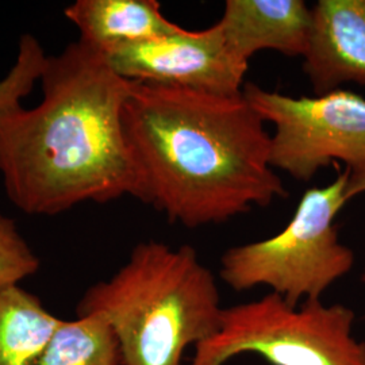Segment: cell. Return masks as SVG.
Wrapping results in <instances>:
<instances>
[{
  "label": "cell",
  "instance_id": "obj_1",
  "mask_svg": "<svg viewBox=\"0 0 365 365\" xmlns=\"http://www.w3.org/2000/svg\"><path fill=\"white\" fill-rule=\"evenodd\" d=\"M241 95L130 81L123 126L143 202L170 223L218 225L287 197L271 133Z\"/></svg>",
  "mask_w": 365,
  "mask_h": 365
},
{
  "label": "cell",
  "instance_id": "obj_2",
  "mask_svg": "<svg viewBox=\"0 0 365 365\" xmlns=\"http://www.w3.org/2000/svg\"><path fill=\"white\" fill-rule=\"evenodd\" d=\"M39 81L41 103L0 120V175L14 205L57 215L84 202H143L123 126L130 80L78 41L48 56Z\"/></svg>",
  "mask_w": 365,
  "mask_h": 365
},
{
  "label": "cell",
  "instance_id": "obj_3",
  "mask_svg": "<svg viewBox=\"0 0 365 365\" xmlns=\"http://www.w3.org/2000/svg\"><path fill=\"white\" fill-rule=\"evenodd\" d=\"M215 276L191 245L140 242L108 280L88 288L78 317L101 314L119 344L122 365H182L188 346L221 325Z\"/></svg>",
  "mask_w": 365,
  "mask_h": 365
},
{
  "label": "cell",
  "instance_id": "obj_4",
  "mask_svg": "<svg viewBox=\"0 0 365 365\" xmlns=\"http://www.w3.org/2000/svg\"><path fill=\"white\" fill-rule=\"evenodd\" d=\"M348 178L345 168L330 184L307 190L280 233L227 249L222 282L237 292L269 287L291 306L321 299L354 265V253L339 240L334 223L349 203Z\"/></svg>",
  "mask_w": 365,
  "mask_h": 365
},
{
  "label": "cell",
  "instance_id": "obj_5",
  "mask_svg": "<svg viewBox=\"0 0 365 365\" xmlns=\"http://www.w3.org/2000/svg\"><path fill=\"white\" fill-rule=\"evenodd\" d=\"M351 307L322 299L288 304L269 292L223 307L220 330L195 346L188 365H223L245 353L271 365H365V342L353 334Z\"/></svg>",
  "mask_w": 365,
  "mask_h": 365
},
{
  "label": "cell",
  "instance_id": "obj_6",
  "mask_svg": "<svg viewBox=\"0 0 365 365\" xmlns=\"http://www.w3.org/2000/svg\"><path fill=\"white\" fill-rule=\"evenodd\" d=\"M244 96L265 123H272L271 163L299 182L333 163L365 165V99L339 88L294 98L247 83Z\"/></svg>",
  "mask_w": 365,
  "mask_h": 365
},
{
  "label": "cell",
  "instance_id": "obj_7",
  "mask_svg": "<svg viewBox=\"0 0 365 365\" xmlns=\"http://www.w3.org/2000/svg\"><path fill=\"white\" fill-rule=\"evenodd\" d=\"M105 57L130 81L225 96L244 92L249 66L232 52L218 22L200 31L182 29L164 38L122 46Z\"/></svg>",
  "mask_w": 365,
  "mask_h": 365
},
{
  "label": "cell",
  "instance_id": "obj_8",
  "mask_svg": "<svg viewBox=\"0 0 365 365\" xmlns=\"http://www.w3.org/2000/svg\"><path fill=\"white\" fill-rule=\"evenodd\" d=\"M312 14L303 71L315 95L345 83L365 87V0H319Z\"/></svg>",
  "mask_w": 365,
  "mask_h": 365
},
{
  "label": "cell",
  "instance_id": "obj_9",
  "mask_svg": "<svg viewBox=\"0 0 365 365\" xmlns=\"http://www.w3.org/2000/svg\"><path fill=\"white\" fill-rule=\"evenodd\" d=\"M218 25L235 57L249 66L261 51L303 58L313 14L303 0H227Z\"/></svg>",
  "mask_w": 365,
  "mask_h": 365
},
{
  "label": "cell",
  "instance_id": "obj_10",
  "mask_svg": "<svg viewBox=\"0 0 365 365\" xmlns=\"http://www.w3.org/2000/svg\"><path fill=\"white\" fill-rule=\"evenodd\" d=\"M64 15L78 27V41L102 54L184 29L164 16L156 0H78L66 7Z\"/></svg>",
  "mask_w": 365,
  "mask_h": 365
},
{
  "label": "cell",
  "instance_id": "obj_11",
  "mask_svg": "<svg viewBox=\"0 0 365 365\" xmlns=\"http://www.w3.org/2000/svg\"><path fill=\"white\" fill-rule=\"evenodd\" d=\"M63 321L19 284L0 287V365H36Z\"/></svg>",
  "mask_w": 365,
  "mask_h": 365
},
{
  "label": "cell",
  "instance_id": "obj_12",
  "mask_svg": "<svg viewBox=\"0 0 365 365\" xmlns=\"http://www.w3.org/2000/svg\"><path fill=\"white\" fill-rule=\"evenodd\" d=\"M36 365H122L117 337L105 317L63 321Z\"/></svg>",
  "mask_w": 365,
  "mask_h": 365
},
{
  "label": "cell",
  "instance_id": "obj_13",
  "mask_svg": "<svg viewBox=\"0 0 365 365\" xmlns=\"http://www.w3.org/2000/svg\"><path fill=\"white\" fill-rule=\"evenodd\" d=\"M48 56L38 39L31 34L19 38L15 64L0 80V120L24 108L22 101L41 80Z\"/></svg>",
  "mask_w": 365,
  "mask_h": 365
},
{
  "label": "cell",
  "instance_id": "obj_14",
  "mask_svg": "<svg viewBox=\"0 0 365 365\" xmlns=\"http://www.w3.org/2000/svg\"><path fill=\"white\" fill-rule=\"evenodd\" d=\"M38 269V257L15 222L0 214V287L16 286Z\"/></svg>",
  "mask_w": 365,
  "mask_h": 365
},
{
  "label": "cell",
  "instance_id": "obj_15",
  "mask_svg": "<svg viewBox=\"0 0 365 365\" xmlns=\"http://www.w3.org/2000/svg\"><path fill=\"white\" fill-rule=\"evenodd\" d=\"M348 170V168H346ZM365 195V165L359 170H349L346 196L351 202L357 196Z\"/></svg>",
  "mask_w": 365,
  "mask_h": 365
},
{
  "label": "cell",
  "instance_id": "obj_16",
  "mask_svg": "<svg viewBox=\"0 0 365 365\" xmlns=\"http://www.w3.org/2000/svg\"><path fill=\"white\" fill-rule=\"evenodd\" d=\"M361 282H363V283H365V268L364 271H363V274H361Z\"/></svg>",
  "mask_w": 365,
  "mask_h": 365
}]
</instances>
